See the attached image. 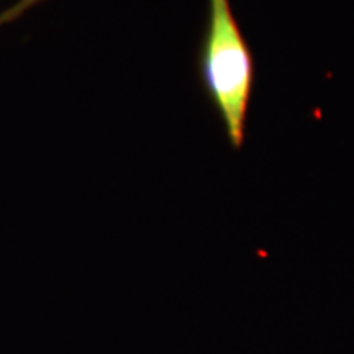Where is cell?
I'll use <instances>...</instances> for the list:
<instances>
[{
    "mask_svg": "<svg viewBox=\"0 0 354 354\" xmlns=\"http://www.w3.org/2000/svg\"><path fill=\"white\" fill-rule=\"evenodd\" d=\"M39 2H43V0H17L12 7H8L6 12L0 13V25L19 19L20 15H24L26 10H30V8L35 7Z\"/></svg>",
    "mask_w": 354,
    "mask_h": 354,
    "instance_id": "obj_2",
    "label": "cell"
},
{
    "mask_svg": "<svg viewBox=\"0 0 354 354\" xmlns=\"http://www.w3.org/2000/svg\"><path fill=\"white\" fill-rule=\"evenodd\" d=\"M207 25L198 46L197 69L228 141L240 149L254 87V57L230 0H207Z\"/></svg>",
    "mask_w": 354,
    "mask_h": 354,
    "instance_id": "obj_1",
    "label": "cell"
}]
</instances>
